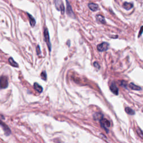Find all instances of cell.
Returning a JSON list of instances; mask_svg holds the SVG:
<instances>
[{
	"instance_id": "obj_1",
	"label": "cell",
	"mask_w": 143,
	"mask_h": 143,
	"mask_svg": "<svg viewBox=\"0 0 143 143\" xmlns=\"http://www.w3.org/2000/svg\"><path fill=\"white\" fill-rule=\"evenodd\" d=\"M100 123L101 127L105 130L106 133H109V130H108L107 127H109L111 125L110 122H109V120L106 119V118H102L100 120Z\"/></svg>"
},
{
	"instance_id": "obj_2",
	"label": "cell",
	"mask_w": 143,
	"mask_h": 143,
	"mask_svg": "<svg viewBox=\"0 0 143 143\" xmlns=\"http://www.w3.org/2000/svg\"><path fill=\"white\" fill-rule=\"evenodd\" d=\"M44 39L45 42H46L47 46L49 49V51H51V45L50 42V37H49V34L48 30L47 28L44 29Z\"/></svg>"
},
{
	"instance_id": "obj_3",
	"label": "cell",
	"mask_w": 143,
	"mask_h": 143,
	"mask_svg": "<svg viewBox=\"0 0 143 143\" xmlns=\"http://www.w3.org/2000/svg\"><path fill=\"white\" fill-rule=\"evenodd\" d=\"M109 47V44L107 42H103L97 45V50L100 52H102L107 50Z\"/></svg>"
},
{
	"instance_id": "obj_4",
	"label": "cell",
	"mask_w": 143,
	"mask_h": 143,
	"mask_svg": "<svg viewBox=\"0 0 143 143\" xmlns=\"http://www.w3.org/2000/svg\"><path fill=\"white\" fill-rule=\"evenodd\" d=\"M0 83H1V88H6L8 87V79L6 76H2L1 77V80H0Z\"/></svg>"
},
{
	"instance_id": "obj_5",
	"label": "cell",
	"mask_w": 143,
	"mask_h": 143,
	"mask_svg": "<svg viewBox=\"0 0 143 143\" xmlns=\"http://www.w3.org/2000/svg\"><path fill=\"white\" fill-rule=\"evenodd\" d=\"M66 2H67V13L68 16H69L70 17H73V18H76L75 15H74V13L73 11L72 8V6L70 4V3L68 1V0H66Z\"/></svg>"
},
{
	"instance_id": "obj_6",
	"label": "cell",
	"mask_w": 143,
	"mask_h": 143,
	"mask_svg": "<svg viewBox=\"0 0 143 143\" xmlns=\"http://www.w3.org/2000/svg\"><path fill=\"white\" fill-rule=\"evenodd\" d=\"M109 88H110L111 91L114 94H115V95H118V89L115 82H112L111 84L110 85Z\"/></svg>"
},
{
	"instance_id": "obj_7",
	"label": "cell",
	"mask_w": 143,
	"mask_h": 143,
	"mask_svg": "<svg viewBox=\"0 0 143 143\" xmlns=\"http://www.w3.org/2000/svg\"><path fill=\"white\" fill-rule=\"evenodd\" d=\"M1 126H2V128L4 129V134H5V135H6V136H8V135H10L11 134V131L10 129L8 127V126H7L6 124H4V123L2 122V121H1Z\"/></svg>"
},
{
	"instance_id": "obj_8",
	"label": "cell",
	"mask_w": 143,
	"mask_h": 143,
	"mask_svg": "<svg viewBox=\"0 0 143 143\" xmlns=\"http://www.w3.org/2000/svg\"><path fill=\"white\" fill-rule=\"evenodd\" d=\"M88 7L92 11H96L98 10V6L96 4L94 3H89L88 4Z\"/></svg>"
},
{
	"instance_id": "obj_9",
	"label": "cell",
	"mask_w": 143,
	"mask_h": 143,
	"mask_svg": "<svg viewBox=\"0 0 143 143\" xmlns=\"http://www.w3.org/2000/svg\"><path fill=\"white\" fill-rule=\"evenodd\" d=\"M27 14L28 15V17H29V20L30 25L31 26V27H34L36 24L35 20L34 17H33V16H31V15L29 14V13H27Z\"/></svg>"
},
{
	"instance_id": "obj_10",
	"label": "cell",
	"mask_w": 143,
	"mask_h": 143,
	"mask_svg": "<svg viewBox=\"0 0 143 143\" xmlns=\"http://www.w3.org/2000/svg\"><path fill=\"white\" fill-rule=\"evenodd\" d=\"M123 7L126 10H130V9H131L133 7V4H131V3L125 2L123 4Z\"/></svg>"
},
{
	"instance_id": "obj_11",
	"label": "cell",
	"mask_w": 143,
	"mask_h": 143,
	"mask_svg": "<svg viewBox=\"0 0 143 143\" xmlns=\"http://www.w3.org/2000/svg\"><path fill=\"white\" fill-rule=\"evenodd\" d=\"M34 88L36 91H38L39 93H42L43 91L42 86H41L40 84H38V83H34Z\"/></svg>"
},
{
	"instance_id": "obj_12",
	"label": "cell",
	"mask_w": 143,
	"mask_h": 143,
	"mask_svg": "<svg viewBox=\"0 0 143 143\" xmlns=\"http://www.w3.org/2000/svg\"><path fill=\"white\" fill-rule=\"evenodd\" d=\"M129 87H130L131 89H133V90H135V91L141 90V88L140 87L136 86V85H135L134 83H130V84L129 85Z\"/></svg>"
},
{
	"instance_id": "obj_13",
	"label": "cell",
	"mask_w": 143,
	"mask_h": 143,
	"mask_svg": "<svg viewBox=\"0 0 143 143\" xmlns=\"http://www.w3.org/2000/svg\"><path fill=\"white\" fill-rule=\"evenodd\" d=\"M97 20L100 22L101 24H106V21L105 17H103L102 15H97L96 16Z\"/></svg>"
},
{
	"instance_id": "obj_14",
	"label": "cell",
	"mask_w": 143,
	"mask_h": 143,
	"mask_svg": "<svg viewBox=\"0 0 143 143\" xmlns=\"http://www.w3.org/2000/svg\"><path fill=\"white\" fill-rule=\"evenodd\" d=\"M8 62H9V63L10 64V65H11L12 66L14 67H16V68L19 67V64H18L16 63V62H15L14 60H13V58L12 57H10V58L8 59Z\"/></svg>"
},
{
	"instance_id": "obj_15",
	"label": "cell",
	"mask_w": 143,
	"mask_h": 143,
	"mask_svg": "<svg viewBox=\"0 0 143 143\" xmlns=\"http://www.w3.org/2000/svg\"><path fill=\"white\" fill-rule=\"evenodd\" d=\"M125 111L126 113L127 114H129V115H135V111L133 110V109H131V108L127 107L125 108Z\"/></svg>"
},
{
	"instance_id": "obj_16",
	"label": "cell",
	"mask_w": 143,
	"mask_h": 143,
	"mask_svg": "<svg viewBox=\"0 0 143 143\" xmlns=\"http://www.w3.org/2000/svg\"><path fill=\"white\" fill-rule=\"evenodd\" d=\"M93 118L95 120H99L103 118V115L101 113H96L93 115Z\"/></svg>"
},
{
	"instance_id": "obj_17",
	"label": "cell",
	"mask_w": 143,
	"mask_h": 143,
	"mask_svg": "<svg viewBox=\"0 0 143 143\" xmlns=\"http://www.w3.org/2000/svg\"><path fill=\"white\" fill-rule=\"evenodd\" d=\"M54 2L55 4V6L56 8L58 10H60V5H61V4L62 3L61 2L60 4L59 3V0H54Z\"/></svg>"
},
{
	"instance_id": "obj_18",
	"label": "cell",
	"mask_w": 143,
	"mask_h": 143,
	"mask_svg": "<svg viewBox=\"0 0 143 143\" xmlns=\"http://www.w3.org/2000/svg\"><path fill=\"white\" fill-rule=\"evenodd\" d=\"M41 78H42V80H46L47 79V74L46 73L45 71H43L41 73Z\"/></svg>"
},
{
	"instance_id": "obj_19",
	"label": "cell",
	"mask_w": 143,
	"mask_h": 143,
	"mask_svg": "<svg viewBox=\"0 0 143 143\" xmlns=\"http://www.w3.org/2000/svg\"><path fill=\"white\" fill-rule=\"evenodd\" d=\"M137 132H138V134H139L143 139V132L142 131V130L139 129V130H137Z\"/></svg>"
},
{
	"instance_id": "obj_20",
	"label": "cell",
	"mask_w": 143,
	"mask_h": 143,
	"mask_svg": "<svg viewBox=\"0 0 143 143\" xmlns=\"http://www.w3.org/2000/svg\"><path fill=\"white\" fill-rule=\"evenodd\" d=\"M36 53H37L38 55H40L41 54V51H40V48L39 45H38L36 46Z\"/></svg>"
},
{
	"instance_id": "obj_21",
	"label": "cell",
	"mask_w": 143,
	"mask_h": 143,
	"mask_svg": "<svg viewBox=\"0 0 143 143\" xmlns=\"http://www.w3.org/2000/svg\"><path fill=\"white\" fill-rule=\"evenodd\" d=\"M121 86H123L125 88H126V86H127V83L124 80H122L121 82Z\"/></svg>"
},
{
	"instance_id": "obj_22",
	"label": "cell",
	"mask_w": 143,
	"mask_h": 143,
	"mask_svg": "<svg viewBox=\"0 0 143 143\" xmlns=\"http://www.w3.org/2000/svg\"><path fill=\"white\" fill-rule=\"evenodd\" d=\"M93 65H94V66H95V67L97 68V69H100V64H99L98 63H97V62H95V63H93Z\"/></svg>"
},
{
	"instance_id": "obj_23",
	"label": "cell",
	"mask_w": 143,
	"mask_h": 143,
	"mask_svg": "<svg viewBox=\"0 0 143 143\" xmlns=\"http://www.w3.org/2000/svg\"><path fill=\"white\" fill-rule=\"evenodd\" d=\"M143 26L142 27H141L140 29V32H139V36H138V37H140V36H141V35L143 33Z\"/></svg>"
},
{
	"instance_id": "obj_24",
	"label": "cell",
	"mask_w": 143,
	"mask_h": 143,
	"mask_svg": "<svg viewBox=\"0 0 143 143\" xmlns=\"http://www.w3.org/2000/svg\"></svg>"
}]
</instances>
